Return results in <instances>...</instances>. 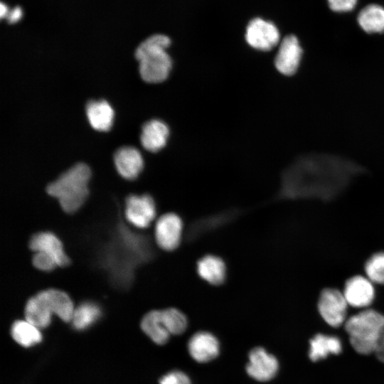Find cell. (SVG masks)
Wrapping results in <instances>:
<instances>
[{
    "mask_svg": "<svg viewBox=\"0 0 384 384\" xmlns=\"http://www.w3.org/2000/svg\"><path fill=\"white\" fill-rule=\"evenodd\" d=\"M170 38L164 34H154L142 41L135 50V58L139 63L141 78L146 82L158 83L169 76L172 60L166 51Z\"/></svg>",
    "mask_w": 384,
    "mask_h": 384,
    "instance_id": "obj_1",
    "label": "cell"
},
{
    "mask_svg": "<svg viewBox=\"0 0 384 384\" xmlns=\"http://www.w3.org/2000/svg\"><path fill=\"white\" fill-rule=\"evenodd\" d=\"M91 176L89 166L78 163L48 184L47 193L60 202L63 210L68 213L78 210L88 196L87 183Z\"/></svg>",
    "mask_w": 384,
    "mask_h": 384,
    "instance_id": "obj_2",
    "label": "cell"
},
{
    "mask_svg": "<svg viewBox=\"0 0 384 384\" xmlns=\"http://www.w3.org/2000/svg\"><path fill=\"white\" fill-rule=\"evenodd\" d=\"M344 327L356 352L363 355L372 353L384 330V315L367 309L347 319Z\"/></svg>",
    "mask_w": 384,
    "mask_h": 384,
    "instance_id": "obj_3",
    "label": "cell"
},
{
    "mask_svg": "<svg viewBox=\"0 0 384 384\" xmlns=\"http://www.w3.org/2000/svg\"><path fill=\"white\" fill-rule=\"evenodd\" d=\"M348 303L344 295L334 288H326L319 295L318 310L322 319L331 326L338 327L346 321Z\"/></svg>",
    "mask_w": 384,
    "mask_h": 384,
    "instance_id": "obj_4",
    "label": "cell"
},
{
    "mask_svg": "<svg viewBox=\"0 0 384 384\" xmlns=\"http://www.w3.org/2000/svg\"><path fill=\"white\" fill-rule=\"evenodd\" d=\"M279 32L271 21L261 18L252 19L246 28L245 40L253 48L268 51L279 41Z\"/></svg>",
    "mask_w": 384,
    "mask_h": 384,
    "instance_id": "obj_5",
    "label": "cell"
},
{
    "mask_svg": "<svg viewBox=\"0 0 384 384\" xmlns=\"http://www.w3.org/2000/svg\"><path fill=\"white\" fill-rule=\"evenodd\" d=\"M183 222L174 213L161 215L155 225V240L159 247L166 251L176 249L182 239Z\"/></svg>",
    "mask_w": 384,
    "mask_h": 384,
    "instance_id": "obj_6",
    "label": "cell"
},
{
    "mask_svg": "<svg viewBox=\"0 0 384 384\" xmlns=\"http://www.w3.org/2000/svg\"><path fill=\"white\" fill-rule=\"evenodd\" d=\"M156 213V205L151 196L130 195L127 198L125 216L134 226L139 228L149 227L154 220Z\"/></svg>",
    "mask_w": 384,
    "mask_h": 384,
    "instance_id": "obj_7",
    "label": "cell"
},
{
    "mask_svg": "<svg viewBox=\"0 0 384 384\" xmlns=\"http://www.w3.org/2000/svg\"><path fill=\"white\" fill-rule=\"evenodd\" d=\"M246 366L247 374L260 382L272 380L277 373L279 363L277 358L262 347L252 349Z\"/></svg>",
    "mask_w": 384,
    "mask_h": 384,
    "instance_id": "obj_8",
    "label": "cell"
},
{
    "mask_svg": "<svg viewBox=\"0 0 384 384\" xmlns=\"http://www.w3.org/2000/svg\"><path fill=\"white\" fill-rule=\"evenodd\" d=\"M302 55V49L297 38L294 35L285 36L280 43L274 59L277 70L284 75L294 74L299 65Z\"/></svg>",
    "mask_w": 384,
    "mask_h": 384,
    "instance_id": "obj_9",
    "label": "cell"
},
{
    "mask_svg": "<svg viewBox=\"0 0 384 384\" xmlns=\"http://www.w3.org/2000/svg\"><path fill=\"white\" fill-rule=\"evenodd\" d=\"M343 294L348 304L356 308L368 306L375 298L373 282L361 275L349 278L345 283Z\"/></svg>",
    "mask_w": 384,
    "mask_h": 384,
    "instance_id": "obj_10",
    "label": "cell"
},
{
    "mask_svg": "<svg viewBox=\"0 0 384 384\" xmlns=\"http://www.w3.org/2000/svg\"><path fill=\"white\" fill-rule=\"evenodd\" d=\"M188 351L196 361L206 363L218 356L220 345L217 338L211 333L199 331L189 339Z\"/></svg>",
    "mask_w": 384,
    "mask_h": 384,
    "instance_id": "obj_11",
    "label": "cell"
},
{
    "mask_svg": "<svg viewBox=\"0 0 384 384\" xmlns=\"http://www.w3.org/2000/svg\"><path fill=\"white\" fill-rule=\"evenodd\" d=\"M116 169L125 179H135L144 166L142 156L134 146H126L118 149L114 154Z\"/></svg>",
    "mask_w": 384,
    "mask_h": 384,
    "instance_id": "obj_12",
    "label": "cell"
},
{
    "mask_svg": "<svg viewBox=\"0 0 384 384\" xmlns=\"http://www.w3.org/2000/svg\"><path fill=\"white\" fill-rule=\"evenodd\" d=\"M30 248L35 252H43L50 255L60 267L69 264V258L65 255L60 240L50 232H41L32 236Z\"/></svg>",
    "mask_w": 384,
    "mask_h": 384,
    "instance_id": "obj_13",
    "label": "cell"
},
{
    "mask_svg": "<svg viewBox=\"0 0 384 384\" xmlns=\"http://www.w3.org/2000/svg\"><path fill=\"white\" fill-rule=\"evenodd\" d=\"M169 136V129L166 124L154 119L143 124L140 141L146 150L156 152L165 146Z\"/></svg>",
    "mask_w": 384,
    "mask_h": 384,
    "instance_id": "obj_14",
    "label": "cell"
},
{
    "mask_svg": "<svg viewBox=\"0 0 384 384\" xmlns=\"http://www.w3.org/2000/svg\"><path fill=\"white\" fill-rule=\"evenodd\" d=\"M48 306L52 313L68 322L72 320L75 311L73 302L64 292L49 289L37 294Z\"/></svg>",
    "mask_w": 384,
    "mask_h": 384,
    "instance_id": "obj_15",
    "label": "cell"
},
{
    "mask_svg": "<svg viewBox=\"0 0 384 384\" xmlns=\"http://www.w3.org/2000/svg\"><path fill=\"white\" fill-rule=\"evenodd\" d=\"M196 270L199 277L212 285L222 284L226 278V266L218 256L207 255L197 262Z\"/></svg>",
    "mask_w": 384,
    "mask_h": 384,
    "instance_id": "obj_16",
    "label": "cell"
},
{
    "mask_svg": "<svg viewBox=\"0 0 384 384\" xmlns=\"http://www.w3.org/2000/svg\"><path fill=\"white\" fill-rule=\"evenodd\" d=\"M86 114L90 124L95 130L107 132L112 125L114 110L105 100H90L86 105Z\"/></svg>",
    "mask_w": 384,
    "mask_h": 384,
    "instance_id": "obj_17",
    "label": "cell"
},
{
    "mask_svg": "<svg viewBox=\"0 0 384 384\" xmlns=\"http://www.w3.org/2000/svg\"><path fill=\"white\" fill-rule=\"evenodd\" d=\"M342 350L340 339L334 336L322 334L315 335L309 341V358L314 361L326 358L330 354H338Z\"/></svg>",
    "mask_w": 384,
    "mask_h": 384,
    "instance_id": "obj_18",
    "label": "cell"
},
{
    "mask_svg": "<svg viewBox=\"0 0 384 384\" xmlns=\"http://www.w3.org/2000/svg\"><path fill=\"white\" fill-rule=\"evenodd\" d=\"M141 327L154 343L159 345L166 343L171 335L166 326L162 310L148 312L142 320Z\"/></svg>",
    "mask_w": 384,
    "mask_h": 384,
    "instance_id": "obj_19",
    "label": "cell"
},
{
    "mask_svg": "<svg viewBox=\"0 0 384 384\" xmlns=\"http://www.w3.org/2000/svg\"><path fill=\"white\" fill-rule=\"evenodd\" d=\"M358 22L367 33L384 32V8L377 4L366 6L360 11Z\"/></svg>",
    "mask_w": 384,
    "mask_h": 384,
    "instance_id": "obj_20",
    "label": "cell"
},
{
    "mask_svg": "<svg viewBox=\"0 0 384 384\" xmlns=\"http://www.w3.org/2000/svg\"><path fill=\"white\" fill-rule=\"evenodd\" d=\"M52 312L37 294L28 299L25 307L26 321L37 328H44L50 323Z\"/></svg>",
    "mask_w": 384,
    "mask_h": 384,
    "instance_id": "obj_21",
    "label": "cell"
},
{
    "mask_svg": "<svg viewBox=\"0 0 384 384\" xmlns=\"http://www.w3.org/2000/svg\"><path fill=\"white\" fill-rule=\"evenodd\" d=\"M14 339L25 347H29L39 343L42 336L38 328L28 321H16L11 327Z\"/></svg>",
    "mask_w": 384,
    "mask_h": 384,
    "instance_id": "obj_22",
    "label": "cell"
},
{
    "mask_svg": "<svg viewBox=\"0 0 384 384\" xmlns=\"http://www.w3.org/2000/svg\"><path fill=\"white\" fill-rule=\"evenodd\" d=\"M99 306L91 302H86L75 309L72 322L73 326L82 330L92 324L100 316Z\"/></svg>",
    "mask_w": 384,
    "mask_h": 384,
    "instance_id": "obj_23",
    "label": "cell"
},
{
    "mask_svg": "<svg viewBox=\"0 0 384 384\" xmlns=\"http://www.w3.org/2000/svg\"><path fill=\"white\" fill-rule=\"evenodd\" d=\"M164 320L171 335L181 334L185 331L188 320L185 314L176 308H169L162 310Z\"/></svg>",
    "mask_w": 384,
    "mask_h": 384,
    "instance_id": "obj_24",
    "label": "cell"
},
{
    "mask_svg": "<svg viewBox=\"0 0 384 384\" xmlns=\"http://www.w3.org/2000/svg\"><path fill=\"white\" fill-rule=\"evenodd\" d=\"M367 277L373 282L384 284V252L373 254L365 264Z\"/></svg>",
    "mask_w": 384,
    "mask_h": 384,
    "instance_id": "obj_25",
    "label": "cell"
},
{
    "mask_svg": "<svg viewBox=\"0 0 384 384\" xmlns=\"http://www.w3.org/2000/svg\"><path fill=\"white\" fill-rule=\"evenodd\" d=\"M33 264L37 269L43 271H51L57 265L55 260L43 252H36L33 257Z\"/></svg>",
    "mask_w": 384,
    "mask_h": 384,
    "instance_id": "obj_26",
    "label": "cell"
},
{
    "mask_svg": "<svg viewBox=\"0 0 384 384\" xmlns=\"http://www.w3.org/2000/svg\"><path fill=\"white\" fill-rule=\"evenodd\" d=\"M160 384H191L188 376L182 371L173 370L164 375L159 380Z\"/></svg>",
    "mask_w": 384,
    "mask_h": 384,
    "instance_id": "obj_27",
    "label": "cell"
},
{
    "mask_svg": "<svg viewBox=\"0 0 384 384\" xmlns=\"http://www.w3.org/2000/svg\"><path fill=\"white\" fill-rule=\"evenodd\" d=\"M330 9L336 12L350 11L354 9L357 0H327Z\"/></svg>",
    "mask_w": 384,
    "mask_h": 384,
    "instance_id": "obj_28",
    "label": "cell"
},
{
    "mask_svg": "<svg viewBox=\"0 0 384 384\" xmlns=\"http://www.w3.org/2000/svg\"><path fill=\"white\" fill-rule=\"evenodd\" d=\"M378 359L384 363V330L378 341L375 352Z\"/></svg>",
    "mask_w": 384,
    "mask_h": 384,
    "instance_id": "obj_29",
    "label": "cell"
},
{
    "mask_svg": "<svg viewBox=\"0 0 384 384\" xmlns=\"http://www.w3.org/2000/svg\"><path fill=\"white\" fill-rule=\"evenodd\" d=\"M22 16V10L20 7H15L7 16V21L9 23L17 22Z\"/></svg>",
    "mask_w": 384,
    "mask_h": 384,
    "instance_id": "obj_30",
    "label": "cell"
},
{
    "mask_svg": "<svg viewBox=\"0 0 384 384\" xmlns=\"http://www.w3.org/2000/svg\"><path fill=\"white\" fill-rule=\"evenodd\" d=\"M7 15V7L6 5H4L2 2L1 3V7H0V16L1 18L6 16Z\"/></svg>",
    "mask_w": 384,
    "mask_h": 384,
    "instance_id": "obj_31",
    "label": "cell"
}]
</instances>
